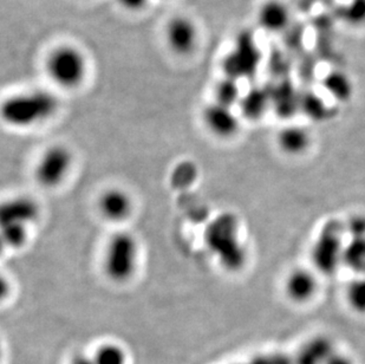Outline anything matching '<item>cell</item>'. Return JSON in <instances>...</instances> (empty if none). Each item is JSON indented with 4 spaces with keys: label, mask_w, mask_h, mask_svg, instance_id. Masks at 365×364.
<instances>
[{
    "label": "cell",
    "mask_w": 365,
    "mask_h": 364,
    "mask_svg": "<svg viewBox=\"0 0 365 364\" xmlns=\"http://www.w3.org/2000/svg\"><path fill=\"white\" fill-rule=\"evenodd\" d=\"M73 166V154L69 148L53 145L46 148L35 167L36 181L44 188H56L69 176Z\"/></svg>",
    "instance_id": "5b68a950"
},
{
    "label": "cell",
    "mask_w": 365,
    "mask_h": 364,
    "mask_svg": "<svg viewBox=\"0 0 365 364\" xmlns=\"http://www.w3.org/2000/svg\"><path fill=\"white\" fill-rule=\"evenodd\" d=\"M307 141H309V135L303 128H286L279 135L280 147L284 148V151H303L307 146Z\"/></svg>",
    "instance_id": "2e32d148"
},
{
    "label": "cell",
    "mask_w": 365,
    "mask_h": 364,
    "mask_svg": "<svg viewBox=\"0 0 365 364\" xmlns=\"http://www.w3.org/2000/svg\"><path fill=\"white\" fill-rule=\"evenodd\" d=\"M71 364H93L90 356H76L71 361Z\"/></svg>",
    "instance_id": "603a6c76"
},
{
    "label": "cell",
    "mask_w": 365,
    "mask_h": 364,
    "mask_svg": "<svg viewBox=\"0 0 365 364\" xmlns=\"http://www.w3.org/2000/svg\"><path fill=\"white\" fill-rule=\"evenodd\" d=\"M242 97L238 81L226 76L217 83L214 89V102L227 107L235 108V106H239Z\"/></svg>",
    "instance_id": "5bb4252c"
},
{
    "label": "cell",
    "mask_w": 365,
    "mask_h": 364,
    "mask_svg": "<svg viewBox=\"0 0 365 364\" xmlns=\"http://www.w3.org/2000/svg\"><path fill=\"white\" fill-rule=\"evenodd\" d=\"M133 206L130 194L118 187L106 189L97 200L98 212L109 223L125 221L133 213Z\"/></svg>",
    "instance_id": "9c48e42d"
},
{
    "label": "cell",
    "mask_w": 365,
    "mask_h": 364,
    "mask_svg": "<svg viewBox=\"0 0 365 364\" xmlns=\"http://www.w3.org/2000/svg\"><path fill=\"white\" fill-rule=\"evenodd\" d=\"M140 261V245L134 234L120 231L113 236L104 250V273L111 282L122 284L134 277Z\"/></svg>",
    "instance_id": "7a4b0ae2"
},
{
    "label": "cell",
    "mask_w": 365,
    "mask_h": 364,
    "mask_svg": "<svg viewBox=\"0 0 365 364\" xmlns=\"http://www.w3.org/2000/svg\"><path fill=\"white\" fill-rule=\"evenodd\" d=\"M262 62V54L250 34L239 36L231 52L225 57L224 70L226 77L242 81L257 73Z\"/></svg>",
    "instance_id": "8992f818"
},
{
    "label": "cell",
    "mask_w": 365,
    "mask_h": 364,
    "mask_svg": "<svg viewBox=\"0 0 365 364\" xmlns=\"http://www.w3.org/2000/svg\"><path fill=\"white\" fill-rule=\"evenodd\" d=\"M149 0H118V5L123 7L124 10L130 11V12H138L143 10Z\"/></svg>",
    "instance_id": "44dd1931"
},
{
    "label": "cell",
    "mask_w": 365,
    "mask_h": 364,
    "mask_svg": "<svg viewBox=\"0 0 365 364\" xmlns=\"http://www.w3.org/2000/svg\"><path fill=\"white\" fill-rule=\"evenodd\" d=\"M165 41L174 54L188 55L199 41V32L194 21L185 16H176L165 25Z\"/></svg>",
    "instance_id": "52a82bcc"
},
{
    "label": "cell",
    "mask_w": 365,
    "mask_h": 364,
    "mask_svg": "<svg viewBox=\"0 0 365 364\" xmlns=\"http://www.w3.org/2000/svg\"><path fill=\"white\" fill-rule=\"evenodd\" d=\"M269 104H271L269 90L262 86H255L242 95V100L239 102V108L245 118L257 120L265 113Z\"/></svg>",
    "instance_id": "7c38bea8"
},
{
    "label": "cell",
    "mask_w": 365,
    "mask_h": 364,
    "mask_svg": "<svg viewBox=\"0 0 365 364\" xmlns=\"http://www.w3.org/2000/svg\"><path fill=\"white\" fill-rule=\"evenodd\" d=\"M343 14L350 24H363L365 23V0H350Z\"/></svg>",
    "instance_id": "ffe728a7"
},
{
    "label": "cell",
    "mask_w": 365,
    "mask_h": 364,
    "mask_svg": "<svg viewBox=\"0 0 365 364\" xmlns=\"http://www.w3.org/2000/svg\"><path fill=\"white\" fill-rule=\"evenodd\" d=\"M1 238L4 244L9 248H21L29 239V226L21 223H4L1 225Z\"/></svg>",
    "instance_id": "e0dca14e"
},
{
    "label": "cell",
    "mask_w": 365,
    "mask_h": 364,
    "mask_svg": "<svg viewBox=\"0 0 365 364\" xmlns=\"http://www.w3.org/2000/svg\"><path fill=\"white\" fill-rule=\"evenodd\" d=\"M39 205L36 200L28 196H16L3 203L0 211V220L4 223L31 225L38 219Z\"/></svg>",
    "instance_id": "30bf717a"
},
{
    "label": "cell",
    "mask_w": 365,
    "mask_h": 364,
    "mask_svg": "<svg viewBox=\"0 0 365 364\" xmlns=\"http://www.w3.org/2000/svg\"><path fill=\"white\" fill-rule=\"evenodd\" d=\"M93 364H128L127 351L118 343H104L90 355Z\"/></svg>",
    "instance_id": "9a60e30c"
},
{
    "label": "cell",
    "mask_w": 365,
    "mask_h": 364,
    "mask_svg": "<svg viewBox=\"0 0 365 364\" xmlns=\"http://www.w3.org/2000/svg\"><path fill=\"white\" fill-rule=\"evenodd\" d=\"M325 364H352L351 361L349 358H344V356H334L331 355L330 358L327 360Z\"/></svg>",
    "instance_id": "7402d4cb"
},
{
    "label": "cell",
    "mask_w": 365,
    "mask_h": 364,
    "mask_svg": "<svg viewBox=\"0 0 365 364\" xmlns=\"http://www.w3.org/2000/svg\"><path fill=\"white\" fill-rule=\"evenodd\" d=\"M202 121L205 127L214 136L221 138L235 136L240 126L238 113H235V108L222 106L214 101L203 109Z\"/></svg>",
    "instance_id": "ba28073f"
},
{
    "label": "cell",
    "mask_w": 365,
    "mask_h": 364,
    "mask_svg": "<svg viewBox=\"0 0 365 364\" xmlns=\"http://www.w3.org/2000/svg\"><path fill=\"white\" fill-rule=\"evenodd\" d=\"M269 93H271V103L273 104V107L282 113H285L287 110L296 107L297 96L291 86L282 84L277 86L273 91H269Z\"/></svg>",
    "instance_id": "d6986e66"
},
{
    "label": "cell",
    "mask_w": 365,
    "mask_h": 364,
    "mask_svg": "<svg viewBox=\"0 0 365 364\" xmlns=\"http://www.w3.org/2000/svg\"><path fill=\"white\" fill-rule=\"evenodd\" d=\"M257 21L267 34L283 32L289 23V10L282 0H266L259 7Z\"/></svg>",
    "instance_id": "8fae6325"
},
{
    "label": "cell",
    "mask_w": 365,
    "mask_h": 364,
    "mask_svg": "<svg viewBox=\"0 0 365 364\" xmlns=\"http://www.w3.org/2000/svg\"><path fill=\"white\" fill-rule=\"evenodd\" d=\"M314 283L310 275L307 273H292L287 282V291L291 297L294 298H309L314 293Z\"/></svg>",
    "instance_id": "ac0fdd59"
},
{
    "label": "cell",
    "mask_w": 365,
    "mask_h": 364,
    "mask_svg": "<svg viewBox=\"0 0 365 364\" xmlns=\"http://www.w3.org/2000/svg\"><path fill=\"white\" fill-rule=\"evenodd\" d=\"M325 89L331 96L339 101H348L351 98L354 86L349 76L341 71H331L324 79Z\"/></svg>",
    "instance_id": "4fadbf2b"
},
{
    "label": "cell",
    "mask_w": 365,
    "mask_h": 364,
    "mask_svg": "<svg viewBox=\"0 0 365 364\" xmlns=\"http://www.w3.org/2000/svg\"><path fill=\"white\" fill-rule=\"evenodd\" d=\"M46 73L57 86L64 89L80 86L88 73V61L80 49L73 45H59L48 54Z\"/></svg>",
    "instance_id": "277c9868"
},
{
    "label": "cell",
    "mask_w": 365,
    "mask_h": 364,
    "mask_svg": "<svg viewBox=\"0 0 365 364\" xmlns=\"http://www.w3.org/2000/svg\"><path fill=\"white\" fill-rule=\"evenodd\" d=\"M206 243L225 268L235 270L244 263V248L239 241L237 221L230 214L220 216L208 225Z\"/></svg>",
    "instance_id": "3957f363"
},
{
    "label": "cell",
    "mask_w": 365,
    "mask_h": 364,
    "mask_svg": "<svg viewBox=\"0 0 365 364\" xmlns=\"http://www.w3.org/2000/svg\"><path fill=\"white\" fill-rule=\"evenodd\" d=\"M58 97L48 90H31L16 93L3 102L1 116L12 128H31L55 116Z\"/></svg>",
    "instance_id": "6da1fadb"
}]
</instances>
